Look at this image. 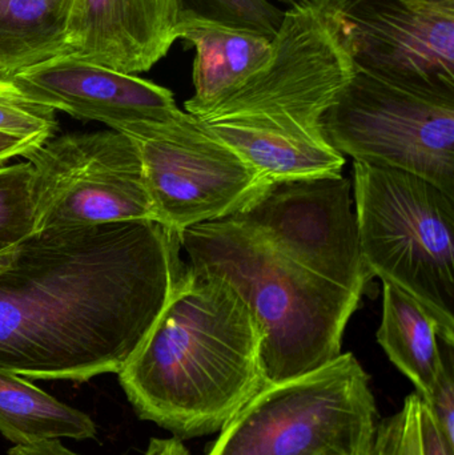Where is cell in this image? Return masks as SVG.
<instances>
[{
	"label": "cell",
	"instance_id": "obj_24",
	"mask_svg": "<svg viewBox=\"0 0 454 455\" xmlns=\"http://www.w3.org/2000/svg\"><path fill=\"white\" fill-rule=\"evenodd\" d=\"M7 455H79L63 446L59 440H45L31 445H16Z\"/></svg>",
	"mask_w": 454,
	"mask_h": 455
},
{
	"label": "cell",
	"instance_id": "obj_16",
	"mask_svg": "<svg viewBox=\"0 0 454 455\" xmlns=\"http://www.w3.org/2000/svg\"><path fill=\"white\" fill-rule=\"evenodd\" d=\"M72 0H0V77L67 53Z\"/></svg>",
	"mask_w": 454,
	"mask_h": 455
},
{
	"label": "cell",
	"instance_id": "obj_6",
	"mask_svg": "<svg viewBox=\"0 0 454 455\" xmlns=\"http://www.w3.org/2000/svg\"><path fill=\"white\" fill-rule=\"evenodd\" d=\"M354 162L420 176L454 197V98L354 67L322 119Z\"/></svg>",
	"mask_w": 454,
	"mask_h": 455
},
{
	"label": "cell",
	"instance_id": "obj_17",
	"mask_svg": "<svg viewBox=\"0 0 454 455\" xmlns=\"http://www.w3.org/2000/svg\"><path fill=\"white\" fill-rule=\"evenodd\" d=\"M90 416L53 398L24 377L0 369V433L15 445L96 437Z\"/></svg>",
	"mask_w": 454,
	"mask_h": 455
},
{
	"label": "cell",
	"instance_id": "obj_27",
	"mask_svg": "<svg viewBox=\"0 0 454 455\" xmlns=\"http://www.w3.org/2000/svg\"><path fill=\"white\" fill-rule=\"evenodd\" d=\"M283 2L287 3V4H290L291 7H292V5H295V4H298V3H300L301 0H283Z\"/></svg>",
	"mask_w": 454,
	"mask_h": 455
},
{
	"label": "cell",
	"instance_id": "obj_25",
	"mask_svg": "<svg viewBox=\"0 0 454 455\" xmlns=\"http://www.w3.org/2000/svg\"><path fill=\"white\" fill-rule=\"evenodd\" d=\"M35 148H37V147L28 143V141L0 133V165L4 164L8 160L13 159V157H24L27 152Z\"/></svg>",
	"mask_w": 454,
	"mask_h": 455
},
{
	"label": "cell",
	"instance_id": "obj_23",
	"mask_svg": "<svg viewBox=\"0 0 454 455\" xmlns=\"http://www.w3.org/2000/svg\"><path fill=\"white\" fill-rule=\"evenodd\" d=\"M420 438L423 455H454V449L448 445L423 400L420 403Z\"/></svg>",
	"mask_w": 454,
	"mask_h": 455
},
{
	"label": "cell",
	"instance_id": "obj_22",
	"mask_svg": "<svg viewBox=\"0 0 454 455\" xmlns=\"http://www.w3.org/2000/svg\"><path fill=\"white\" fill-rule=\"evenodd\" d=\"M220 12V19L250 27L274 36L284 12L268 0H208Z\"/></svg>",
	"mask_w": 454,
	"mask_h": 455
},
{
	"label": "cell",
	"instance_id": "obj_18",
	"mask_svg": "<svg viewBox=\"0 0 454 455\" xmlns=\"http://www.w3.org/2000/svg\"><path fill=\"white\" fill-rule=\"evenodd\" d=\"M32 165H0V251L35 232Z\"/></svg>",
	"mask_w": 454,
	"mask_h": 455
},
{
	"label": "cell",
	"instance_id": "obj_19",
	"mask_svg": "<svg viewBox=\"0 0 454 455\" xmlns=\"http://www.w3.org/2000/svg\"><path fill=\"white\" fill-rule=\"evenodd\" d=\"M58 130L53 109L21 95L8 79L0 77V133L40 147Z\"/></svg>",
	"mask_w": 454,
	"mask_h": 455
},
{
	"label": "cell",
	"instance_id": "obj_5",
	"mask_svg": "<svg viewBox=\"0 0 454 455\" xmlns=\"http://www.w3.org/2000/svg\"><path fill=\"white\" fill-rule=\"evenodd\" d=\"M370 377L352 353L268 384L207 455H370L378 422Z\"/></svg>",
	"mask_w": 454,
	"mask_h": 455
},
{
	"label": "cell",
	"instance_id": "obj_13",
	"mask_svg": "<svg viewBox=\"0 0 454 455\" xmlns=\"http://www.w3.org/2000/svg\"><path fill=\"white\" fill-rule=\"evenodd\" d=\"M272 37L250 27L186 10L179 39L195 48V93L184 104L187 114L202 119L242 87L268 59Z\"/></svg>",
	"mask_w": 454,
	"mask_h": 455
},
{
	"label": "cell",
	"instance_id": "obj_15",
	"mask_svg": "<svg viewBox=\"0 0 454 455\" xmlns=\"http://www.w3.org/2000/svg\"><path fill=\"white\" fill-rule=\"evenodd\" d=\"M383 288L378 344L426 400L442 363L439 325L415 297L391 283H383Z\"/></svg>",
	"mask_w": 454,
	"mask_h": 455
},
{
	"label": "cell",
	"instance_id": "obj_10",
	"mask_svg": "<svg viewBox=\"0 0 454 455\" xmlns=\"http://www.w3.org/2000/svg\"><path fill=\"white\" fill-rule=\"evenodd\" d=\"M351 189L341 173L274 181L231 218L301 267L362 296L373 275L362 256Z\"/></svg>",
	"mask_w": 454,
	"mask_h": 455
},
{
	"label": "cell",
	"instance_id": "obj_14",
	"mask_svg": "<svg viewBox=\"0 0 454 455\" xmlns=\"http://www.w3.org/2000/svg\"><path fill=\"white\" fill-rule=\"evenodd\" d=\"M234 147L267 183L340 175L346 159L322 128L261 116L224 117L203 122Z\"/></svg>",
	"mask_w": 454,
	"mask_h": 455
},
{
	"label": "cell",
	"instance_id": "obj_4",
	"mask_svg": "<svg viewBox=\"0 0 454 455\" xmlns=\"http://www.w3.org/2000/svg\"><path fill=\"white\" fill-rule=\"evenodd\" d=\"M354 176L368 269L423 304L454 347V197L394 168L354 162Z\"/></svg>",
	"mask_w": 454,
	"mask_h": 455
},
{
	"label": "cell",
	"instance_id": "obj_11",
	"mask_svg": "<svg viewBox=\"0 0 454 455\" xmlns=\"http://www.w3.org/2000/svg\"><path fill=\"white\" fill-rule=\"evenodd\" d=\"M8 80L29 100L117 132L138 123L164 122L181 111L167 88L72 56L51 59Z\"/></svg>",
	"mask_w": 454,
	"mask_h": 455
},
{
	"label": "cell",
	"instance_id": "obj_8",
	"mask_svg": "<svg viewBox=\"0 0 454 455\" xmlns=\"http://www.w3.org/2000/svg\"><path fill=\"white\" fill-rule=\"evenodd\" d=\"M24 157L34 171L35 232L156 221L138 146L124 133H69Z\"/></svg>",
	"mask_w": 454,
	"mask_h": 455
},
{
	"label": "cell",
	"instance_id": "obj_2",
	"mask_svg": "<svg viewBox=\"0 0 454 455\" xmlns=\"http://www.w3.org/2000/svg\"><path fill=\"white\" fill-rule=\"evenodd\" d=\"M261 341L239 291L189 267L119 382L139 419L181 441L216 435L268 385Z\"/></svg>",
	"mask_w": 454,
	"mask_h": 455
},
{
	"label": "cell",
	"instance_id": "obj_20",
	"mask_svg": "<svg viewBox=\"0 0 454 455\" xmlns=\"http://www.w3.org/2000/svg\"><path fill=\"white\" fill-rule=\"evenodd\" d=\"M420 403V395L412 393L399 411L378 422L370 455H423Z\"/></svg>",
	"mask_w": 454,
	"mask_h": 455
},
{
	"label": "cell",
	"instance_id": "obj_21",
	"mask_svg": "<svg viewBox=\"0 0 454 455\" xmlns=\"http://www.w3.org/2000/svg\"><path fill=\"white\" fill-rule=\"evenodd\" d=\"M442 363L428 397L423 403L428 406L437 427L448 445L454 449V358L453 347L444 344Z\"/></svg>",
	"mask_w": 454,
	"mask_h": 455
},
{
	"label": "cell",
	"instance_id": "obj_26",
	"mask_svg": "<svg viewBox=\"0 0 454 455\" xmlns=\"http://www.w3.org/2000/svg\"><path fill=\"white\" fill-rule=\"evenodd\" d=\"M144 455H192L183 441L176 437L152 438Z\"/></svg>",
	"mask_w": 454,
	"mask_h": 455
},
{
	"label": "cell",
	"instance_id": "obj_9",
	"mask_svg": "<svg viewBox=\"0 0 454 455\" xmlns=\"http://www.w3.org/2000/svg\"><path fill=\"white\" fill-rule=\"evenodd\" d=\"M354 67L454 98V0H301Z\"/></svg>",
	"mask_w": 454,
	"mask_h": 455
},
{
	"label": "cell",
	"instance_id": "obj_1",
	"mask_svg": "<svg viewBox=\"0 0 454 455\" xmlns=\"http://www.w3.org/2000/svg\"><path fill=\"white\" fill-rule=\"evenodd\" d=\"M154 220L34 232L0 251V369L87 382L117 374L188 273Z\"/></svg>",
	"mask_w": 454,
	"mask_h": 455
},
{
	"label": "cell",
	"instance_id": "obj_12",
	"mask_svg": "<svg viewBox=\"0 0 454 455\" xmlns=\"http://www.w3.org/2000/svg\"><path fill=\"white\" fill-rule=\"evenodd\" d=\"M183 0H72L67 56L124 74L149 71L179 40Z\"/></svg>",
	"mask_w": 454,
	"mask_h": 455
},
{
	"label": "cell",
	"instance_id": "obj_7",
	"mask_svg": "<svg viewBox=\"0 0 454 455\" xmlns=\"http://www.w3.org/2000/svg\"><path fill=\"white\" fill-rule=\"evenodd\" d=\"M120 132L138 146L157 223L175 232L237 215L269 184L234 147L187 112Z\"/></svg>",
	"mask_w": 454,
	"mask_h": 455
},
{
	"label": "cell",
	"instance_id": "obj_3",
	"mask_svg": "<svg viewBox=\"0 0 454 455\" xmlns=\"http://www.w3.org/2000/svg\"><path fill=\"white\" fill-rule=\"evenodd\" d=\"M180 243L192 269L226 278L252 307L268 384L311 373L341 355L362 296L288 259L234 218L187 228Z\"/></svg>",
	"mask_w": 454,
	"mask_h": 455
}]
</instances>
